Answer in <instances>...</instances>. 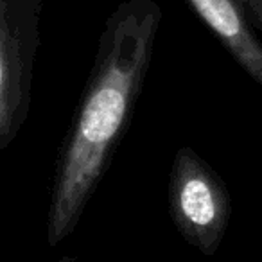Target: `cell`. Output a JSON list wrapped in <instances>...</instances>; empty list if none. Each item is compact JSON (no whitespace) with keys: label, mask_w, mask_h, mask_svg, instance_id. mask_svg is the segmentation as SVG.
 <instances>
[{"label":"cell","mask_w":262,"mask_h":262,"mask_svg":"<svg viewBox=\"0 0 262 262\" xmlns=\"http://www.w3.org/2000/svg\"><path fill=\"white\" fill-rule=\"evenodd\" d=\"M246 15L262 29V0H239Z\"/></svg>","instance_id":"cell-5"},{"label":"cell","mask_w":262,"mask_h":262,"mask_svg":"<svg viewBox=\"0 0 262 262\" xmlns=\"http://www.w3.org/2000/svg\"><path fill=\"white\" fill-rule=\"evenodd\" d=\"M235 61L262 86V45L239 0H185Z\"/></svg>","instance_id":"cell-4"},{"label":"cell","mask_w":262,"mask_h":262,"mask_svg":"<svg viewBox=\"0 0 262 262\" xmlns=\"http://www.w3.org/2000/svg\"><path fill=\"white\" fill-rule=\"evenodd\" d=\"M162 22L153 0H126L99 38L90 79L56 162L47 243L58 246L76 230L131 120Z\"/></svg>","instance_id":"cell-1"},{"label":"cell","mask_w":262,"mask_h":262,"mask_svg":"<svg viewBox=\"0 0 262 262\" xmlns=\"http://www.w3.org/2000/svg\"><path fill=\"white\" fill-rule=\"evenodd\" d=\"M41 41V0H0V149L18 137L31 110Z\"/></svg>","instance_id":"cell-2"},{"label":"cell","mask_w":262,"mask_h":262,"mask_svg":"<svg viewBox=\"0 0 262 262\" xmlns=\"http://www.w3.org/2000/svg\"><path fill=\"white\" fill-rule=\"evenodd\" d=\"M230 196L217 174L190 147L174 155L169 178V214L180 235L214 255L230 221Z\"/></svg>","instance_id":"cell-3"},{"label":"cell","mask_w":262,"mask_h":262,"mask_svg":"<svg viewBox=\"0 0 262 262\" xmlns=\"http://www.w3.org/2000/svg\"><path fill=\"white\" fill-rule=\"evenodd\" d=\"M58 262H77V258L72 257V255H65V257H61Z\"/></svg>","instance_id":"cell-6"}]
</instances>
